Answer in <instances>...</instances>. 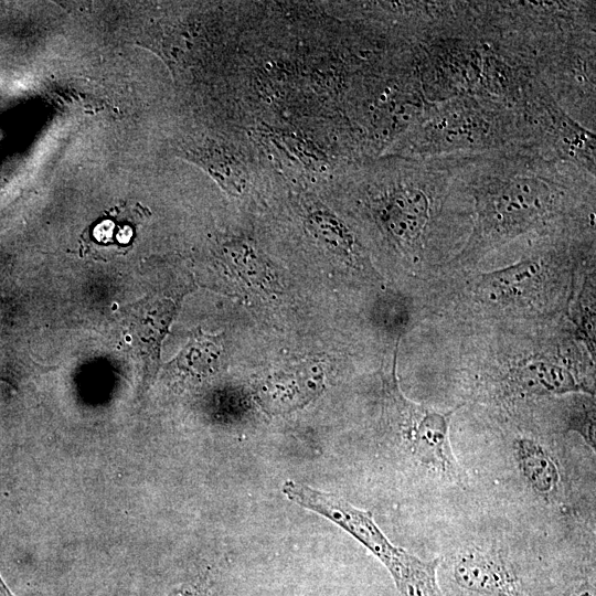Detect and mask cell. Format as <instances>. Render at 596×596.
<instances>
[{"instance_id":"6da1fadb","label":"cell","mask_w":596,"mask_h":596,"mask_svg":"<svg viewBox=\"0 0 596 596\" xmlns=\"http://www.w3.org/2000/svg\"><path fill=\"white\" fill-rule=\"evenodd\" d=\"M454 157L471 219L460 259L540 233L564 213L573 195L594 188L593 172L535 147Z\"/></svg>"},{"instance_id":"7a4b0ae2","label":"cell","mask_w":596,"mask_h":596,"mask_svg":"<svg viewBox=\"0 0 596 596\" xmlns=\"http://www.w3.org/2000/svg\"><path fill=\"white\" fill-rule=\"evenodd\" d=\"M389 243L405 256L423 255L448 196L459 190L454 156L389 155L348 171Z\"/></svg>"},{"instance_id":"3957f363","label":"cell","mask_w":596,"mask_h":596,"mask_svg":"<svg viewBox=\"0 0 596 596\" xmlns=\"http://www.w3.org/2000/svg\"><path fill=\"white\" fill-rule=\"evenodd\" d=\"M387 423L401 450L416 465L450 481H461L462 471L453 453L449 427L455 412H438L406 398L398 389L395 362L384 382Z\"/></svg>"},{"instance_id":"277c9868","label":"cell","mask_w":596,"mask_h":596,"mask_svg":"<svg viewBox=\"0 0 596 596\" xmlns=\"http://www.w3.org/2000/svg\"><path fill=\"white\" fill-rule=\"evenodd\" d=\"M447 584L457 596H535L522 571L494 551L465 547L453 557Z\"/></svg>"},{"instance_id":"5b68a950","label":"cell","mask_w":596,"mask_h":596,"mask_svg":"<svg viewBox=\"0 0 596 596\" xmlns=\"http://www.w3.org/2000/svg\"><path fill=\"white\" fill-rule=\"evenodd\" d=\"M542 279V263L531 257L481 274L476 281V291L486 302L507 306L529 298Z\"/></svg>"},{"instance_id":"8992f818","label":"cell","mask_w":596,"mask_h":596,"mask_svg":"<svg viewBox=\"0 0 596 596\" xmlns=\"http://www.w3.org/2000/svg\"><path fill=\"white\" fill-rule=\"evenodd\" d=\"M507 383L519 395L592 393L566 366L542 359H528L511 366Z\"/></svg>"},{"instance_id":"52a82bcc","label":"cell","mask_w":596,"mask_h":596,"mask_svg":"<svg viewBox=\"0 0 596 596\" xmlns=\"http://www.w3.org/2000/svg\"><path fill=\"white\" fill-rule=\"evenodd\" d=\"M182 158L206 171L228 195L245 193L249 179L247 166L226 142L207 139L183 149Z\"/></svg>"},{"instance_id":"ba28073f","label":"cell","mask_w":596,"mask_h":596,"mask_svg":"<svg viewBox=\"0 0 596 596\" xmlns=\"http://www.w3.org/2000/svg\"><path fill=\"white\" fill-rule=\"evenodd\" d=\"M323 371L320 362L307 360L273 373L264 382L266 404L290 409L308 402L321 389Z\"/></svg>"},{"instance_id":"9c48e42d","label":"cell","mask_w":596,"mask_h":596,"mask_svg":"<svg viewBox=\"0 0 596 596\" xmlns=\"http://www.w3.org/2000/svg\"><path fill=\"white\" fill-rule=\"evenodd\" d=\"M146 212L145 207L120 206L104 213L83 232L85 251L128 249Z\"/></svg>"},{"instance_id":"30bf717a","label":"cell","mask_w":596,"mask_h":596,"mask_svg":"<svg viewBox=\"0 0 596 596\" xmlns=\"http://www.w3.org/2000/svg\"><path fill=\"white\" fill-rule=\"evenodd\" d=\"M304 225L311 237L324 249L353 264L360 246L350 227L333 212L322 205L309 206Z\"/></svg>"},{"instance_id":"8fae6325","label":"cell","mask_w":596,"mask_h":596,"mask_svg":"<svg viewBox=\"0 0 596 596\" xmlns=\"http://www.w3.org/2000/svg\"><path fill=\"white\" fill-rule=\"evenodd\" d=\"M223 334H209L201 328L191 331L187 344L168 364L183 379H202L219 371L223 353Z\"/></svg>"},{"instance_id":"7c38bea8","label":"cell","mask_w":596,"mask_h":596,"mask_svg":"<svg viewBox=\"0 0 596 596\" xmlns=\"http://www.w3.org/2000/svg\"><path fill=\"white\" fill-rule=\"evenodd\" d=\"M439 560H422L404 549L386 566L398 596H444L438 583Z\"/></svg>"},{"instance_id":"4fadbf2b","label":"cell","mask_w":596,"mask_h":596,"mask_svg":"<svg viewBox=\"0 0 596 596\" xmlns=\"http://www.w3.org/2000/svg\"><path fill=\"white\" fill-rule=\"evenodd\" d=\"M514 454L524 479L535 492L547 496L555 490L560 480L558 469L540 443L532 438H518Z\"/></svg>"},{"instance_id":"5bb4252c","label":"cell","mask_w":596,"mask_h":596,"mask_svg":"<svg viewBox=\"0 0 596 596\" xmlns=\"http://www.w3.org/2000/svg\"><path fill=\"white\" fill-rule=\"evenodd\" d=\"M412 310V302L406 296L387 291L376 300L373 318L380 328L400 341L411 324Z\"/></svg>"},{"instance_id":"9a60e30c","label":"cell","mask_w":596,"mask_h":596,"mask_svg":"<svg viewBox=\"0 0 596 596\" xmlns=\"http://www.w3.org/2000/svg\"><path fill=\"white\" fill-rule=\"evenodd\" d=\"M573 321L581 339H583L593 358H595V311L594 308L592 309V299H588L586 304L582 300L577 302Z\"/></svg>"},{"instance_id":"2e32d148","label":"cell","mask_w":596,"mask_h":596,"mask_svg":"<svg viewBox=\"0 0 596 596\" xmlns=\"http://www.w3.org/2000/svg\"><path fill=\"white\" fill-rule=\"evenodd\" d=\"M570 428L579 433L584 439L594 447L595 443V419L594 409H581L572 414Z\"/></svg>"},{"instance_id":"e0dca14e","label":"cell","mask_w":596,"mask_h":596,"mask_svg":"<svg viewBox=\"0 0 596 596\" xmlns=\"http://www.w3.org/2000/svg\"><path fill=\"white\" fill-rule=\"evenodd\" d=\"M563 596H595V588L589 582H583L577 586H572Z\"/></svg>"},{"instance_id":"ac0fdd59","label":"cell","mask_w":596,"mask_h":596,"mask_svg":"<svg viewBox=\"0 0 596 596\" xmlns=\"http://www.w3.org/2000/svg\"><path fill=\"white\" fill-rule=\"evenodd\" d=\"M0 596H14L0 575Z\"/></svg>"},{"instance_id":"d6986e66","label":"cell","mask_w":596,"mask_h":596,"mask_svg":"<svg viewBox=\"0 0 596 596\" xmlns=\"http://www.w3.org/2000/svg\"><path fill=\"white\" fill-rule=\"evenodd\" d=\"M507 30H508V32H509V29H507ZM515 35L519 38V34H518V33H515ZM513 40H514V39H513ZM501 47H502V40H501ZM500 50H501V49H500Z\"/></svg>"}]
</instances>
